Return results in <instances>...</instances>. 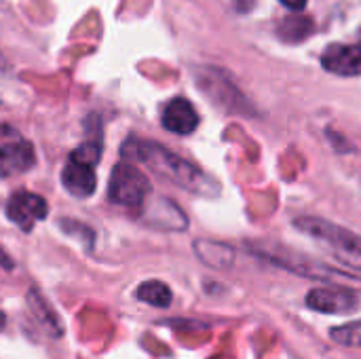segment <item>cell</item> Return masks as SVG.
I'll use <instances>...</instances> for the list:
<instances>
[{
  "label": "cell",
  "mask_w": 361,
  "mask_h": 359,
  "mask_svg": "<svg viewBox=\"0 0 361 359\" xmlns=\"http://www.w3.org/2000/svg\"><path fill=\"white\" fill-rule=\"evenodd\" d=\"M123 157L144 163L157 176L169 180L171 184H176L184 190H190L197 195H209V193L218 190V184L209 176H205L197 165H192L190 161L182 159L180 154L171 152L169 148H165L157 142L129 138L123 144Z\"/></svg>",
  "instance_id": "1"
},
{
  "label": "cell",
  "mask_w": 361,
  "mask_h": 359,
  "mask_svg": "<svg viewBox=\"0 0 361 359\" xmlns=\"http://www.w3.org/2000/svg\"><path fill=\"white\" fill-rule=\"evenodd\" d=\"M294 226L309 235L313 241H317L332 258L343 262L347 269L361 273V237L330 222L324 218L315 216H300L294 220Z\"/></svg>",
  "instance_id": "2"
},
{
  "label": "cell",
  "mask_w": 361,
  "mask_h": 359,
  "mask_svg": "<svg viewBox=\"0 0 361 359\" xmlns=\"http://www.w3.org/2000/svg\"><path fill=\"white\" fill-rule=\"evenodd\" d=\"M150 193H152L150 180L133 163L123 161L112 167L110 182H108L110 203L127 209H144Z\"/></svg>",
  "instance_id": "3"
},
{
  "label": "cell",
  "mask_w": 361,
  "mask_h": 359,
  "mask_svg": "<svg viewBox=\"0 0 361 359\" xmlns=\"http://www.w3.org/2000/svg\"><path fill=\"white\" fill-rule=\"evenodd\" d=\"M36 165L34 146L13 127L0 125V178L23 174Z\"/></svg>",
  "instance_id": "4"
},
{
  "label": "cell",
  "mask_w": 361,
  "mask_h": 359,
  "mask_svg": "<svg viewBox=\"0 0 361 359\" xmlns=\"http://www.w3.org/2000/svg\"><path fill=\"white\" fill-rule=\"evenodd\" d=\"M6 216L23 233H30L38 220H44L49 216V205L40 195L17 190L6 201Z\"/></svg>",
  "instance_id": "5"
},
{
  "label": "cell",
  "mask_w": 361,
  "mask_h": 359,
  "mask_svg": "<svg viewBox=\"0 0 361 359\" xmlns=\"http://www.w3.org/2000/svg\"><path fill=\"white\" fill-rule=\"evenodd\" d=\"M307 307L328 315H343L353 313L360 307V296L349 288H317L307 294Z\"/></svg>",
  "instance_id": "6"
},
{
  "label": "cell",
  "mask_w": 361,
  "mask_h": 359,
  "mask_svg": "<svg viewBox=\"0 0 361 359\" xmlns=\"http://www.w3.org/2000/svg\"><path fill=\"white\" fill-rule=\"evenodd\" d=\"M322 66L338 76H361V47L332 44L324 51Z\"/></svg>",
  "instance_id": "7"
},
{
  "label": "cell",
  "mask_w": 361,
  "mask_h": 359,
  "mask_svg": "<svg viewBox=\"0 0 361 359\" xmlns=\"http://www.w3.org/2000/svg\"><path fill=\"white\" fill-rule=\"evenodd\" d=\"M163 127L178 135H188L199 127V114L186 97L171 99L163 110Z\"/></svg>",
  "instance_id": "8"
},
{
  "label": "cell",
  "mask_w": 361,
  "mask_h": 359,
  "mask_svg": "<svg viewBox=\"0 0 361 359\" xmlns=\"http://www.w3.org/2000/svg\"><path fill=\"white\" fill-rule=\"evenodd\" d=\"M61 184L63 188L72 195V197H78V199H87L95 193L97 188V178H95V171L93 167L85 165V163H78L74 159H70L63 169H61Z\"/></svg>",
  "instance_id": "9"
},
{
  "label": "cell",
  "mask_w": 361,
  "mask_h": 359,
  "mask_svg": "<svg viewBox=\"0 0 361 359\" xmlns=\"http://www.w3.org/2000/svg\"><path fill=\"white\" fill-rule=\"evenodd\" d=\"M260 256L267 258V260H273L275 264H279V267H283L288 271H294L298 275H307V277H315V279H338V277H343L341 271H336L332 267H326V264H319V262H313V260H305L300 254L286 256V254H279V252H275V254L260 252Z\"/></svg>",
  "instance_id": "10"
},
{
  "label": "cell",
  "mask_w": 361,
  "mask_h": 359,
  "mask_svg": "<svg viewBox=\"0 0 361 359\" xmlns=\"http://www.w3.org/2000/svg\"><path fill=\"white\" fill-rule=\"evenodd\" d=\"M146 222L163 231H184L188 226L184 212L169 199H157L146 207Z\"/></svg>",
  "instance_id": "11"
},
{
  "label": "cell",
  "mask_w": 361,
  "mask_h": 359,
  "mask_svg": "<svg viewBox=\"0 0 361 359\" xmlns=\"http://www.w3.org/2000/svg\"><path fill=\"white\" fill-rule=\"evenodd\" d=\"M27 307H30V313L36 317V322L49 332V336H53V339H61L63 336V328L59 324L57 313L51 309V305L40 296V292L36 288L27 290Z\"/></svg>",
  "instance_id": "12"
},
{
  "label": "cell",
  "mask_w": 361,
  "mask_h": 359,
  "mask_svg": "<svg viewBox=\"0 0 361 359\" xmlns=\"http://www.w3.org/2000/svg\"><path fill=\"white\" fill-rule=\"evenodd\" d=\"M195 252L199 256L201 262H205L212 269H226L233 264L235 252L233 248L224 245V243H216V241H207V239H199L195 241Z\"/></svg>",
  "instance_id": "13"
},
{
  "label": "cell",
  "mask_w": 361,
  "mask_h": 359,
  "mask_svg": "<svg viewBox=\"0 0 361 359\" xmlns=\"http://www.w3.org/2000/svg\"><path fill=\"white\" fill-rule=\"evenodd\" d=\"M137 300L146 303V305H152L157 309H167L173 300V294L169 290L167 284L163 281H157V279H150V281H144L137 292H135Z\"/></svg>",
  "instance_id": "14"
},
{
  "label": "cell",
  "mask_w": 361,
  "mask_h": 359,
  "mask_svg": "<svg viewBox=\"0 0 361 359\" xmlns=\"http://www.w3.org/2000/svg\"><path fill=\"white\" fill-rule=\"evenodd\" d=\"M330 336H332V341L338 343V345L357 347V349H361V322L345 324V326L332 328V330H330Z\"/></svg>",
  "instance_id": "15"
},
{
  "label": "cell",
  "mask_w": 361,
  "mask_h": 359,
  "mask_svg": "<svg viewBox=\"0 0 361 359\" xmlns=\"http://www.w3.org/2000/svg\"><path fill=\"white\" fill-rule=\"evenodd\" d=\"M59 226H61V231H63V233H68V235H78V237H82V241H87V245H89V248L93 245L95 235H93V231H91L87 224L76 222V220H61V222H59Z\"/></svg>",
  "instance_id": "16"
},
{
  "label": "cell",
  "mask_w": 361,
  "mask_h": 359,
  "mask_svg": "<svg viewBox=\"0 0 361 359\" xmlns=\"http://www.w3.org/2000/svg\"><path fill=\"white\" fill-rule=\"evenodd\" d=\"M0 267L4 269V271H13L15 269V262H13V258L8 256V252L0 245Z\"/></svg>",
  "instance_id": "17"
},
{
  "label": "cell",
  "mask_w": 361,
  "mask_h": 359,
  "mask_svg": "<svg viewBox=\"0 0 361 359\" xmlns=\"http://www.w3.org/2000/svg\"><path fill=\"white\" fill-rule=\"evenodd\" d=\"M281 4H286L288 8H292V11H302L305 6H307V0H279Z\"/></svg>",
  "instance_id": "18"
},
{
  "label": "cell",
  "mask_w": 361,
  "mask_h": 359,
  "mask_svg": "<svg viewBox=\"0 0 361 359\" xmlns=\"http://www.w3.org/2000/svg\"><path fill=\"white\" fill-rule=\"evenodd\" d=\"M4 324H6V317H4V313L0 311V330H4Z\"/></svg>",
  "instance_id": "19"
},
{
  "label": "cell",
  "mask_w": 361,
  "mask_h": 359,
  "mask_svg": "<svg viewBox=\"0 0 361 359\" xmlns=\"http://www.w3.org/2000/svg\"><path fill=\"white\" fill-rule=\"evenodd\" d=\"M360 36H361V32H360Z\"/></svg>",
  "instance_id": "20"
}]
</instances>
